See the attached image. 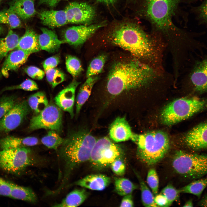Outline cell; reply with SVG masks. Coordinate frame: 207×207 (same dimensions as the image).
Here are the masks:
<instances>
[{"instance_id":"cell-1","label":"cell","mask_w":207,"mask_h":207,"mask_svg":"<svg viewBox=\"0 0 207 207\" xmlns=\"http://www.w3.org/2000/svg\"><path fill=\"white\" fill-rule=\"evenodd\" d=\"M196 0H140V17L150 23L154 31L168 40L175 39L183 41L188 32L177 27L174 18L181 5Z\"/></svg>"},{"instance_id":"cell-2","label":"cell","mask_w":207,"mask_h":207,"mask_svg":"<svg viewBox=\"0 0 207 207\" xmlns=\"http://www.w3.org/2000/svg\"><path fill=\"white\" fill-rule=\"evenodd\" d=\"M155 77L152 68L138 60L118 62L109 73L107 88L111 95H118L125 91L147 85Z\"/></svg>"},{"instance_id":"cell-3","label":"cell","mask_w":207,"mask_h":207,"mask_svg":"<svg viewBox=\"0 0 207 207\" xmlns=\"http://www.w3.org/2000/svg\"><path fill=\"white\" fill-rule=\"evenodd\" d=\"M96 139L89 132L80 130L69 135L60 146L59 154L64 166L62 181L57 189L60 191L67 183L73 170L81 163L89 160Z\"/></svg>"},{"instance_id":"cell-4","label":"cell","mask_w":207,"mask_h":207,"mask_svg":"<svg viewBox=\"0 0 207 207\" xmlns=\"http://www.w3.org/2000/svg\"><path fill=\"white\" fill-rule=\"evenodd\" d=\"M112 37L114 44L139 59L152 61L156 57L154 42L138 23L129 22L122 24L114 30Z\"/></svg>"},{"instance_id":"cell-5","label":"cell","mask_w":207,"mask_h":207,"mask_svg":"<svg viewBox=\"0 0 207 207\" xmlns=\"http://www.w3.org/2000/svg\"><path fill=\"white\" fill-rule=\"evenodd\" d=\"M132 140L137 145V156L138 158L150 165H154L162 159L170 146L167 135L160 131L135 134Z\"/></svg>"},{"instance_id":"cell-6","label":"cell","mask_w":207,"mask_h":207,"mask_svg":"<svg viewBox=\"0 0 207 207\" xmlns=\"http://www.w3.org/2000/svg\"><path fill=\"white\" fill-rule=\"evenodd\" d=\"M207 109V98H181L175 100L164 108L161 114L163 124L171 125Z\"/></svg>"},{"instance_id":"cell-7","label":"cell","mask_w":207,"mask_h":207,"mask_svg":"<svg viewBox=\"0 0 207 207\" xmlns=\"http://www.w3.org/2000/svg\"><path fill=\"white\" fill-rule=\"evenodd\" d=\"M172 164L177 173L186 177L196 179L207 175V154L177 151Z\"/></svg>"},{"instance_id":"cell-8","label":"cell","mask_w":207,"mask_h":207,"mask_svg":"<svg viewBox=\"0 0 207 207\" xmlns=\"http://www.w3.org/2000/svg\"><path fill=\"white\" fill-rule=\"evenodd\" d=\"M124 154L120 145L104 137L97 140L89 160L94 167L101 170L110 166L116 159L123 158Z\"/></svg>"},{"instance_id":"cell-9","label":"cell","mask_w":207,"mask_h":207,"mask_svg":"<svg viewBox=\"0 0 207 207\" xmlns=\"http://www.w3.org/2000/svg\"><path fill=\"white\" fill-rule=\"evenodd\" d=\"M33 163L31 151L28 147L2 150L0 151V167L9 173L20 172Z\"/></svg>"},{"instance_id":"cell-10","label":"cell","mask_w":207,"mask_h":207,"mask_svg":"<svg viewBox=\"0 0 207 207\" xmlns=\"http://www.w3.org/2000/svg\"><path fill=\"white\" fill-rule=\"evenodd\" d=\"M62 125V110L55 104L50 103L40 113L32 117L29 128L32 131L45 129L59 131Z\"/></svg>"},{"instance_id":"cell-11","label":"cell","mask_w":207,"mask_h":207,"mask_svg":"<svg viewBox=\"0 0 207 207\" xmlns=\"http://www.w3.org/2000/svg\"><path fill=\"white\" fill-rule=\"evenodd\" d=\"M27 102L16 103L0 119V133H7L17 128L30 112Z\"/></svg>"},{"instance_id":"cell-12","label":"cell","mask_w":207,"mask_h":207,"mask_svg":"<svg viewBox=\"0 0 207 207\" xmlns=\"http://www.w3.org/2000/svg\"><path fill=\"white\" fill-rule=\"evenodd\" d=\"M187 79L195 93L202 94L207 92V55L195 60Z\"/></svg>"},{"instance_id":"cell-13","label":"cell","mask_w":207,"mask_h":207,"mask_svg":"<svg viewBox=\"0 0 207 207\" xmlns=\"http://www.w3.org/2000/svg\"><path fill=\"white\" fill-rule=\"evenodd\" d=\"M103 22L89 25L72 26L67 28L63 34L64 43L75 46L83 44L97 30L106 25Z\"/></svg>"},{"instance_id":"cell-14","label":"cell","mask_w":207,"mask_h":207,"mask_svg":"<svg viewBox=\"0 0 207 207\" xmlns=\"http://www.w3.org/2000/svg\"><path fill=\"white\" fill-rule=\"evenodd\" d=\"M64 10L69 23H88L92 21L95 15L94 8L85 2L70 3Z\"/></svg>"},{"instance_id":"cell-15","label":"cell","mask_w":207,"mask_h":207,"mask_svg":"<svg viewBox=\"0 0 207 207\" xmlns=\"http://www.w3.org/2000/svg\"><path fill=\"white\" fill-rule=\"evenodd\" d=\"M183 141L190 148L195 150L207 148V122L193 127L185 135Z\"/></svg>"},{"instance_id":"cell-16","label":"cell","mask_w":207,"mask_h":207,"mask_svg":"<svg viewBox=\"0 0 207 207\" xmlns=\"http://www.w3.org/2000/svg\"><path fill=\"white\" fill-rule=\"evenodd\" d=\"M79 84V82L73 80L54 98L55 104L62 110L68 112L72 118L74 116L75 91Z\"/></svg>"},{"instance_id":"cell-17","label":"cell","mask_w":207,"mask_h":207,"mask_svg":"<svg viewBox=\"0 0 207 207\" xmlns=\"http://www.w3.org/2000/svg\"><path fill=\"white\" fill-rule=\"evenodd\" d=\"M110 138L116 143L133 139L134 134L124 117H117L111 124L109 129Z\"/></svg>"},{"instance_id":"cell-18","label":"cell","mask_w":207,"mask_h":207,"mask_svg":"<svg viewBox=\"0 0 207 207\" xmlns=\"http://www.w3.org/2000/svg\"><path fill=\"white\" fill-rule=\"evenodd\" d=\"M31 54L21 49H17L12 51L7 56L1 70V74L5 77L10 71L16 70L27 61Z\"/></svg>"},{"instance_id":"cell-19","label":"cell","mask_w":207,"mask_h":207,"mask_svg":"<svg viewBox=\"0 0 207 207\" xmlns=\"http://www.w3.org/2000/svg\"><path fill=\"white\" fill-rule=\"evenodd\" d=\"M111 180L110 177L103 174H91L78 180L73 184L92 190L102 191L109 185Z\"/></svg>"},{"instance_id":"cell-20","label":"cell","mask_w":207,"mask_h":207,"mask_svg":"<svg viewBox=\"0 0 207 207\" xmlns=\"http://www.w3.org/2000/svg\"><path fill=\"white\" fill-rule=\"evenodd\" d=\"M41 30L42 33L38 35V41L41 50L53 53L58 50L62 44L65 43L58 39L54 31L45 28H41Z\"/></svg>"},{"instance_id":"cell-21","label":"cell","mask_w":207,"mask_h":207,"mask_svg":"<svg viewBox=\"0 0 207 207\" xmlns=\"http://www.w3.org/2000/svg\"><path fill=\"white\" fill-rule=\"evenodd\" d=\"M39 16L42 24L53 28L68 23L64 10H44L41 11Z\"/></svg>"},{"instance_id":"cell-22","label":"cell","mask_w":207,"mask_h":207,"mask_svg":"<svg viewBox=\"0 0 207 207\" xmlns=\"http://www.w3.org/2000/svg\"><path fill=\"white\" fill-rule=\"evenodd\" d=\"M8 5L9 8L23 20L30 19L36 13L34 0H12Z\"/></svg>"},{"instance_id":"cell-23","label":"cell","mask_w":207,"mask_h":207,"mask_svg":"<svg viewBox=\"0 0 207 207\" xmlns=\"http://www.w3.org/2000/svg\"><path fill=\"white\" fill-rule=\"evenodd\" d=\"M39 143L38 139L35 137L19 138L7 136L0 139V148L2 150L33 146Z\"/></svg>"},{"instance_id":"cell-24","label":"cell","mask_w":207,"mask_h":207,"mask_svg":"<svg viewBox=\"0 0 207 207\" xmlns=\"http://www.w3.org/2000/svg\"><path fill=\"white\" fill-rule=\"evenodd\" d=\"M16 49L22 50L31 54L40 51L38 35L32 30L27 29L24 35L20 38Z\"/></svg>"},{"instance_id":"cell-25","label":"cell","mask_w":207,"mask_h":207,"mask_svg":"<svg viewBox=\"0 0 207 207\" xmlns=\"http://www.w3.org/2000/svg\"><path fill=\"white\" fill-rule=\"evenodd\" d=\"M88 193L84 188L76 189L69 193L60 203L53 206L58 207H77L87 199Z\"/></svg>"},{"instance_id":"cell-26","label":"cell","mask_w":207,"mask_h":207,"mask_svg":"<svg viewBox=\"0 0 207 207\" xmlns=\"http://www.w3.org/2000/svg\"><path fill=\"white\" fill-rule=\"evenodd\" d=\"M80 88L76 99V113L78 114L85 102L89 98L93 87L98 79L95 76L88 78Z\"/></svg>"},{"instance_id":"cell-27","label":"cell","mask_w":207,"mask_h":207,"mask_svg":"<svg viewBox=\"0 0 207 207\" xmlns=\"http://www.w3.org/2000/svg\"><path fill=\"white\" fill-rule=\"evenodd\" d=\"M10 197L32 203H34L37 200L36 195L31 189L14 183Z\"/></svg>"},{"instance_id":"cell-28","label":"cell","mask_w":207,"mask_h":207,"mask_svg":"<svg viewBox=\"0 0 207 207\" xmlns=\"http://www.w3.org/2000/svg\"><path fill=\"white\" fill-rule=\"evenodd\" d=\"M19 36L10 29L5 37L0 39V60L5 57L10 51L17 47Z\"/></svg>"},{"instance_id":"cell-29","label":"cell","mask_w":207,"mask_h":207,"mask_svg":"<svg viewBox=\"0 0 207 207\" xmlns=\"http://www.w3.org/2000/svg\"><path fill=\"white\" fill-rule=\"evenodd\" d=\"M30 108L37 114L48 105V101L44 92H38L30 96L27 101Z\"/></svg>"},{"instance_id":"cell-30","label":"cell","mask_w":207,"mask_h":207,"mask_svg":"<svg viewBox=\"0 0 207 207\" xmlns=\"http://www.w3.org/2000/svg\"><path fill=\"white\" fill-rule=\"evenodd\" d=\"M115 190L122 196L132 194L138 188V186L129 179L123 178H114Z\"/></svg>"},{"instance_id":"cell-31","label":"cell","mask_w":207,"mask_h":207,"mask_svg":"<svg viewBox=\"0 0 207 207\" xmlns=\"http://www.w3.org/2000/svg\"><path fill=\"white\" fill-rule=\"evenodd\" d=\"M207 186V177L195 180L179 189L180 193L194 195L200 198Z\"/></svg>"},{"instance_id":"cell-32","label":"cell","mask_w":207,"mask_h":207,"mask_svg":"<svg viewBox=\"0 0 207 207\" xmlns=\"http://www.w3.org/2000/svg\"><path fill=\"white\" fill-rule=\"evenodd\" d=\"M0 24L7 25L11 29L20 28L22 26L20 18L9 8L0 11Z\"/></svg>"},{"instance_id":"cell-33","label":"cell","mask_w":207,"mask_h":207,"mask_svg":"<svg viewBox=\"0 0 207 207\" xmlns=\"http://www.w3.org/2000/svg\"><path fill=\"white\" fill-rule=\"evenodd\" d=\"M140 186L141 201L143 206L146 207H158L156 204L154 196L141 176L136 173Z\"/></svg>"},{"instance_id":"cell-34","label":"cell","mask_w":207,"mask_h":207,"mask_svg":"<svg viewBox=\"0 0 207 207\" xmlns=\"http://www.w3.org/2000/svg\"><path fill=\"white\" fill-rule=\"evenodd\" d=\"M64 139L55 130H49L41 139L42 143L50 149L57 150L63 143Z\"/></svg>"},{"instance_id":"cell-35","label":"cell","mask_w":207,"mask_h":207,"mask_svg":"<svg viewBox=\"0 0 207 207\" xmlns=\"http://www.w3.org/2000/svg\"><path fill=\"white\" fill-rule=\"evenodd\" d=\"M106 57L101 55L93 59L89 64L86 72V77L88 78L95 76L102 71L105 64Z\"/></svg>"},{"instance_id":"cell-36","label":"cell","mask_w":207,"mask_h":207,"mask_svg":"<svg viewBox=\"0 0 207 207\" xmlns=\"http://www.w3.org/2000/svg\"><path fill=\"white\" fill-rule=\"evenodd\" d=\"M65 61L67 70L73 77L78 76L83 70L80 60L76 57L67 55Z\"/></svg>"},{"instance_id":"cell-37","label":"cell","mask_w":207,"mask_h":207,"mask_svg":"<svg viewBox=\"0 0 207 207\" xmlns=\"http://www.w3.org/2000/svg\"><path fill=\"white\" fill-rule=\"evenodd\" d=\"M45 73L47 81L53 88L63 82L66 79L64 73L55 68L47 70Z\"/></svg>"},{"instance_id":"cell-38","label":"cell","mask_w":207,"mask_h":207,"mask_svg":"<svg viewBox=\"0 0 207 207\" xmlns=\"http://www.w3.org/2000/svg\"><path fill=\"white\" fill-rule=\"evenodd\" d=\"M191 10L199 23L207 27V0H204L199 5L193 7Z\"/></svg>"},{"instance_id":"cell-39","label":"cell","mask_w":207,"mask_h":207,"mask_svg":"<svg viewBox=\"0 0 207 207\" xmlns=\"http://www.w3.org/2000/svg\"><path fill=\"white\" fill-rule=\"evenodd\" d=\"M14 95L4 96L0 99V119L16 103Z\"/></svg>"},{"instance_id":"cell-40","label":"cell","mask_w":207,"mask_h":207,"mask_svg":"<svg viewBox=\"0 0 207 207\" xmlns=\"http://www.w3.org/2000/svg\"><path fill=\"white\" fill-rule=\"evenodd\" d=\"M146 181L147 183L154 195L158 194L159 185L158 176L156 170L150 169L148 172Z\"/></svg>"},{"instance_id":"cell-41","label":"cell","mask_w":207,"mask_h":207,"mask_svg":"<svg viewBox=\"0 0 207 207\" xmlns=\"http://www.w3.org/2000/svg\"><path fill=\"white\" fill-rule=\"evenodd\" d=\"M17 89L31 91L38 90V87L35 82L30 79H27L18 85L5 87L2 90L1 92Z\"/></svg>"},{"instance_id":"cell-42","label":"cell","mask_w":207,"mask_h":207,"mask_svg":"<svg viewBox=\"0 0 207 207\" xmlns=\"http://www.w3.org/2000/svg\"><path fill=\"white\" fill-rule=\"evenodd\" d=\"M160 193L166 197L170 206L174 201L179 198L181 193L179 189H176L171 184H169L162 190Z\"/></svg>"},{"instance_id":"cell-43","label":"cell","mask_w":207,"mask_h":207,"mask_svg":"<svg viewBox=\"0 0 207 207\" xmlns=\"http://www.w3.org/2000/svg\"><path fill=\"white\" fill-rule=\"evenodd\" d=\"M110 166L112 171L118 176H122L125 172L126 166L123 158L116 159L111 164Z\"/></svg>"},{"instance_id":"cell-44","label":"cell","mask_w":207,"mask_h":207,"mask_svg":"<svg viewBox=\"0 0 207 207\" xmlns=\"http://www.w3.org/2000/svg\"><path fill=\"white\" fill-rule=\"evenodd\" d=\"M24 70L29 77L34 79L41 80L45 75V71L35 66L27 67L24 69Z\"/></svg>"},{"instance_id":"cell-45","label":"cell","mask_w":207,"mask_h":207,"mask_svg":"<svg viewBox=\"0 0 207 207\" xmlns=\"http://www.w3.org/2000/svg\"><path fill=\"white\" fill-rule=\"evenodd\" d=\"M60 60L59 56L57 55L50 57L42 63V65L45 72L47 70L55 68L59 64Z\"/></svg>"},{"instance_id":"cell-46","label":"cell","mask_w":207,"mask_h":207,"mask_svg":"<svg viewBox=\"0 0 207 207\" xmlns=\"http://www.w3.org/2000/svg\"><path fill=\"white\" fill-rule=\"evenodd\" d=\"M12 183L0 178V195L10 197Z\"/></svg>"},{"instance_id":"cell-47","label":"cell","mask_w":207,"mask_h":207,"mask_svg":"<svg viewBox=\"0 0 207 207\" xmlns=\"http://www.w3.org/2000/svg\"><path fill=\"white\" fill-rule=\"evenodd\" d=\"M154 200L156 204L158 206H169L168 200L166 197L163 194L160 193L155 195Z\"/></svg>"},{"instance_id":"cell-48","label":"cell","mask_w":207,"mask_h":207,"mask_svg":"<svg viewBox=\"0 0 207 207\" xmlns=\"http://www.w3.org/2000/svg\"><path fill=\"white\" fill-rule=\"evenodd\" d=\"M134 203L132 194L124 196L120 204V207H133Z\"/></svg>"},{"instance_id":"cell-49","label":"cell","mask_w":207,"mask_h":207,"mask_svg":"<svg viewBox=\"0 0 207 207\" xmlns=\"http://www.w3.org/2000/svg\"><path fill=\"white\" fill-rule=\"evenodd\" d=\"M62 0H40L39 4H45L51 7H55L60 1Z\"/></svg>"},{"instance_id":"cell-50","label":"cell","mask_w":207,"mask_h":207,"mask_svg":"<svg viewBox=\"0 0 207 207\" xmlns=\"http://www.w3.org/2000/svg\"><path fill=\"white\" fill-rule=\"evenodd\" d=\"M200 206L207 207V195L202 198L199 203Z\"/></svg>"},{"instance_id":"cell-51","label":"cell","mask_w":207,"mask_h":207,"mask_svg":"<svg viewBox=\"0 0 207 207\" xmlns=\"http://www.w3.org/2000/svg\"><path fill=\"white\" fill-rule=\"evenodd\" d=\"M98 1L103 3L105 4H110L114 3L116 1V0H97Z\"/></svg>"},{"instance_id":"cell-52","label":"cell","mask_w":207,"mask_h":207,"mask_svg":"<svg viewBox=\"0 0 207 207\" xmlns=\"http://www.w3.org/2000/svg\"><path fill=\"white\" fill-rule=\"evenodd\" d=\"M193 203L192 200H189L187 201L184 204L183 207H193Z\"/></svg>"},{"instance_id":"cell-53","label":"cell","mask_w":207,"mask_h":207,"mask_svg":"<svg viewBox=\"0 0 207 207\" xmlns=\"http://www.w3.org/2000/svg\"><path fill=\"white\" fill-rule=\"evenodd\" d=\"M4 32V29L0 24V34H3Z\"/></svg>"},{"instance_id":"cell-54","label":"cell","mask_w":207,"mask_h":207,"mask_svg":"<svg viewBox=\"0 0 207 207\" xmlns=\"http://www.w3.org/2000/svg\"><path fill=\"white\" fill-rule=\"evenodd\" d=\"M2 1V0H0V3Z\"/></svg>"}]
</instances>
